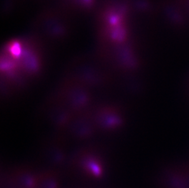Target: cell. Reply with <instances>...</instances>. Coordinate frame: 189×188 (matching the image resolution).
<instances>
[]
</instances>
